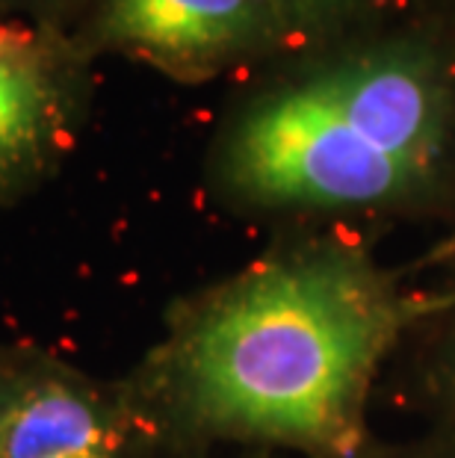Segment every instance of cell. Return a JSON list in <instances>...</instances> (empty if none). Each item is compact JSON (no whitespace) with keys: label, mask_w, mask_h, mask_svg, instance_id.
Instances as JSON below:
<instances>
[{"label":"cell","mask_w":455,"mask_h":458,"mask_svg":"<svg viewBox=\"0 0 455 458\" xmlns=\"http://www.w3.org/2000/svg\"><path fill=\"white\" fill-rule=\"evenodd\" d=\"M124 441L122 405L42 352L0 428V458H122Z\"/></svg>","instance_id":"5b68a950"},{"label":"cell","mask_w":455,"mask_h":458,"mask_svg":"<svg viewBox=\"0 0 455 458\" xmlns=\"http://www.w3.org/2000/svg\"><path fill=\"white\" fill-rule=\"evenodd\" d=\"M72 0H0L4 18H36V21H56L60 9Z\"/></svg>","instance_id":"ba28073f"},{"label":"cell","mask_w":455,"mask_h":458,"mask_svg":"<svg viewBox=\"0 0 455 458\" xmlns=\"http://www.w3.org/2000/svg\"><path fill=\"white\" fill-rule=\"evenodd\" d=\"M42 352L30 346H0V428L13 411L18 394L24 391L27 378L33 376Z\"/></svg>","instance_id":"8992f818"},{"label":"cell","mask_w":455,"mask_h":458,"mask_svg":"<svg viewBox=\"0 0 455 458\" xmlns=\"http://www.w3.org/2000/svg\"><path fill=\"white\" fill-rule=\"evenodd\" d=\"M80 38L54 21L0 18V204L38 190L69 157L86 110Z\"/></svg>","instance_id":"3957f363"},{"label":"cell","mask_w":455,"mask_h":458,"mask_svg":"<svg viewBox=\"0 0 455 458\" xmlns=\"http://www.w3.org/2000/svg\"><path fill=\"white\" fill-rule=\"evenodd\" d=\"M290 30L278 0H95L77 38L175 77H205L264 51Z\"/></svg>","instance_id":"277c9868"},{"label":"cell","mask_w":455,"mask_h":458,"mask_svg":"<svg viewBox=\"0 0 455 458\" xmlns=\"http://www.w3.org/2000/svg\"><path fill=\"white\" fill-rule=\"evenodd\" d=\"M447 249H450V251H455V242H450V246H447Z\"/></svg>","instance_id":"9c48e42d"},{"label":"cell","mask_w":455,"mask_h":458,"mask_svg":"<svg viewBox=\"0 0 455 458\" xmlns=\"http://www.w3.org/2000/svg\"><path fill=\"white\" fill-rule=\"evenodd\" d=\"M396 319L355 258L266 260L181 317L154 364V399L196 435L350 455Z\"/></svg>","instance_id":"6da1fadb"},{"label":"cell","mask_w":455,"mask_h":458,"mask_svg":"<svg viewBox=\"0 0 455 458\" xmlns=\"http://www.w3.org/2000/svg\"><path fill=\"white\" fill-rule=\"evenodd\" d=\"M447 77L426 51L352 56L240 115L222 178L266 208H361L417 187L450 136Z\"/></svg>","instance_id":"7a4b0ae2"},{"label":"cell","mask_w":455,"mask_h":458,"mask_svg":"<svg viewBox=\"0 0 455 458\" xmlns=\"http://www.w3.org/2000/svg\"><path fill=\"white\" fill-rule=\"evenodd\" d=\"M278 4L284 9L290 27H293L299 21H314V18H325L341 13V9L358 6L361 0H278Z\"/></svg>","instance_id":"52a82bcc"}]
</instances>
